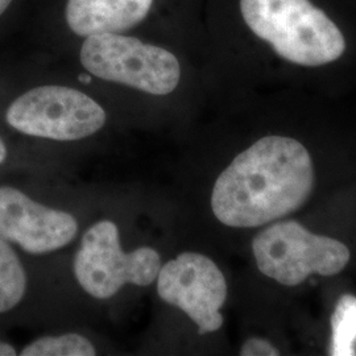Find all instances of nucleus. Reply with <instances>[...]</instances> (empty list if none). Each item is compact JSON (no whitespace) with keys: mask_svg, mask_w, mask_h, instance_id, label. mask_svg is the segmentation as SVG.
<instances>
[{"mask_svg":"<svg viewBox=\"0 0 356 356\" xmlns=\"http://www.w3.org/2000/svg\"><path fill=\"white\" fill-rule=\"evenodd\" d=\"M313 188L314 168L305 147L291 138L266 136L216 178L211 209L229 227L252 229L298 210Z\"/></svg>","mask_w":356,"mask_h":356,"instance_id":"obj_1","label":"nucleus"},{"mask_svg":"<svg viewBox=\"0 0 356 356\" xmlns=\"http://www.w3.org/2000/svg\"><path fill=\"white\" fill-rule=\"evenodd\" d=\"M239 6L254 35L292 64H331L346 51L341 29L310 0H241Z\"/></svg>","mask_w":356,"mask_h":356,"instance_id":"obj_2","label":"nucleus"},{"mask_svg":"<svg viewBox=\"0 0 356 356\" xmlns=\"http://www.w3.org/2000/svg\"><path fill=\"white\" fill-rule=\"evenodd\" d=\"M259 270L284 286H297L310 275L335 276L347 267L351 252L337 239L310 232L298 222H277L252 241Z\"/></svg>","mask_w":356,"mask_h":356,"instance_id":"obj_3","label":"nucleus"},{"mask_svg":"<svg viewBox=\"0 0 356 356\" xmlns=\"http://www.w3.org/2000/svg\"><path fill=\"white\" fill-rule=\"evenodd\" d=\"M79 58L90 74L152 95L170 94L181 78L173 53L122 33L86 38Z\"/></svg>","mask_w":356,"mask_h":356,"instance_id":"obj_4","label":"nucleus"},{"mask_svg":"<svg viewBox=\"0 0 356 356\" xmlns=\"http://www.w3.org/2000/svg\"><path fill=\"white\" fill-rule=\"evenodd\" d=\"M161 257L151 247L126 254L120 247L119 229L111 220H101L82 236L74 257V275L82 289L94 298L115 296L124 284L148 286L157 279Z\"/></svg>","mask_w":356,"mask_h":356,"instance_id":"obj_5","label":"nucleus"},{"mask_svg":"<svg viewBox=\"0 0 356 356\" xmlns=\"http://www.w3.org/2000/svg\"><path fill=\"white\" fill-rule=\"evenodd\" d=\"M99 103L79 90L40 86L13 101L6 113L7 123L35 138L73 141L89 138L106 123Z\"/></svg>","mask_w":356,"mask_h":356,"instance_id":"obj_6","label":"nucleus"},{"mask_svg":"<svg viewBox=\"0 0 356 356\" xmlns=\"http://www.w3.org/2000/svg\"><path fill=\"white\" fill-rule=\"evenodd\" d=\"M156 280L160 298L186 313L200 334L222 327L220 309L227 298V282L210 257L195 252L178 254L161 266Z\"/></svg>","mask_w":356,"mask_h":356,"instance_id":"obj_7","label":"nucleus"},{"mask_svg":"<svg viewBox=\"0 0 356 356\" xmlns=\"http://www.w3.org/2000/svg\"><path fill=\"white\" fill-rule=\"evenodd\" d=\"M76 218L35 202L13 186H0V236L31 254H49L76 238Z\"/></svg>","mask_w":356,"mask_h":356,"instance_id":"obj_8","label":"nucleus"},{"mask_svg":"<svg viewBox=\"0 0 356 356\" xmlns=\"http://www.w3.org/2000/svg\"><path fill=\"white\" fill-rule=\"evenodd\" d=\"M153 0H67L65 17L81 38L122 33L139 26L152 8Z\"/></svg>","mask_w":356,"mask_h":356,"instance_id":"obj_9","label":"nucleus"},{"mask_svg":"<svg viewBox=\"0 0 356 356\" xmlns=\"http://www.w3.org/2000/svg\"><path fill=\"white\" fill-rule=\"evenodd\" d=\"M26 292V273L10 242L0 236V314L15 309Z\"/></svg>","mask_w":356,"mask_h":356,"instance_id":"obj_10","label":"nucleus"},{"mask_svg":"<svg viewBox=\"0 0 356 356\" xmlns=\"http://www.w3.org/2000/svg\"><path fill=\"white\" fill-rule=\"evenodd\" d=\"M331 355L356 354V297L346 294L334 309L331 317Z\"/></svg>","mask_w":356,"mask_h":356,"instance_id":"obj_11","label":"nucleus"},{"mask_svg":"<svg viewBox=\"0 0 356 356\" xmlns=\"http://www.w3.org/2000/svg\"><path fill=\"white\" fill-rule=\"evenodd\" d=\"M22 356H94L95 347L88 338L70 332L58 337H42L28 344Z\"/></svg>","mask_w":356,"mask_h":356,"instance_id":"obj_12","label":"nucleus"},{"mask_svg":"<svg viewBox=\"0 0 356 356\" xmlns=\"http://www.w3.org/2000/svg\"><path fill=\"white\" fill-rule=\"evenodd\" d=\"M242 356H279L280 351L263 338H250L241 348Z\"/></svg>","mask_w":356,"mask_h":356,"instance_id":"obj_13","label":"nucleus"},{"mask_svg":"<svg viewBox=\"0 0 356 356\" xmlns=\"http://www.w3.org/2000/svg\"><path fill=\"white\" fill-rule=\"evenodd\" d=\"M16 350L11 344L6 343L0 341V356H15Z\"/></svg>","mask_w":356,"mask_h":356,"instance_id":"obj_14","label":"nucleus"},{"mask_svg":"<svg viewBox=\"0 0 356 356\" xmlns=\"http://www.w3.org/2000/svg\"><path fill=\"white\" fill-rule=\"evenodd\" d=\"M6 159H7V147H6V144L3 143V140L0 139V164L4 163Z\"/></svg>","mask_w":356,"mask_h":356,"instance_id":"obj_15","label":"nucleus"},{"mask_svg":"<svg viewBox=\"0 0 356 356\" xmlns=\"http://www.w3.org/2000/svg\"><path fill=\"white\" fill-rule=\"evenodd\" d=\"M13 0H0V16L4 13V11L8 8Z\"/></svg>","mask_w":356,"mask_h":356,"instance_id":"obj_16","label":"nucleus"},{"mask_svg":"<svg viewBox=\"0 0 356 356\" xmlns=\"http://www.w3.org/2000/svg\"><path fill=\"white\" fill-rule=\"evenodd\" d=\"M79 81H81V82H85V83H89L90 81H91V76L81 74V76H79Z\"/></svg>","mask_w":356,"mask_h":356,"instance_id":"obj_17","label":"nucleus"}]
</instances>
